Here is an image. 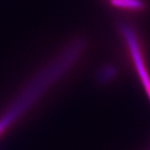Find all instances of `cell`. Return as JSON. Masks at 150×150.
<instances>
[{
    "label": "cell",
    "mask_w": 150,
    "mask_h": 150,
    "mask_svg": "<svg viewBox=\"0 0 150 150\" xmlns=\"http://www.w3.org/2000/svg\"><path fill=\"white\" fill-rule=\"evenodd\" d=\"M120 28L121 32L125 38V40L127 42V45L129 48L132 58L136 67V71L138 72L139 76L140 77L141 82H142L150 100V77L146 71L144 62H143L142 57L141 56L137 40L135 37L132 30L129 27H128V25L123 24L121 25Z\"/></svg>",
    "instance_id": "obj_1"
},
{
    "label": "cell",
    "mask_w": 150,
    "mask_h": 150,
    "mask_svg": "<svg viewBox=\"0 0 150 150\" xmlns=\"http://www.w3.org/2000/svg\"><path fill=\"white\" fill-rule=\"evenodd\" d=\"M115 74V70L112 67H107L103 70L100 74V78L102 81H107V80L110 79L112 75Z\"/></svg>",
    "instance_id": "obj_2"
}]
</instances>
